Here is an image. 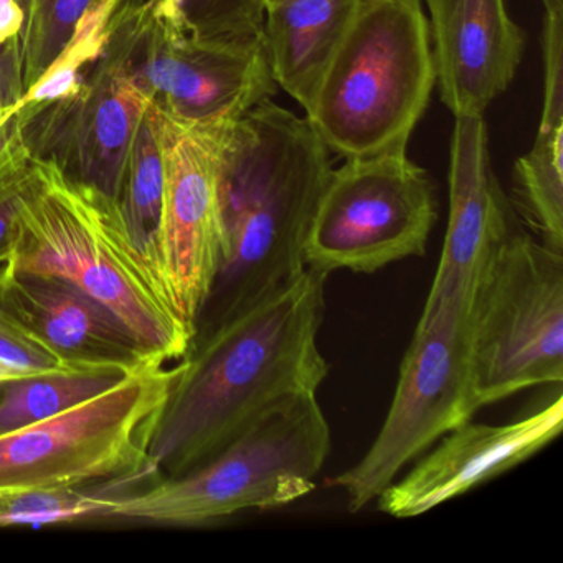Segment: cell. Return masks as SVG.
<instances>
[{
	"instance_id": "cell-7",
	"label": "cell",
	"mask_w": 563,
	"mask_h": 563,
	"mask_svg": "<svg viewBox=\"0 0 563 563\" xmlns=\"http://www.w3.org/2000/svg\"><path fill=\"white\" fill-rule=\"evenodd\" d=\"M146 365L110 390L0 434V490L67 489L153 476L151 443L179 364Z\"/></svg>"
},
{
	"instance_id": "cell-31",
	"label": "cell",
	"mask_w": 563,
	"mask_h": 563,
	"mask_svg": "<svg viewBox=\"0 0 563 563\" xmlns=\"http://www.w3.org/2000/svg\"><path fill=\"white\" fill-rule=\"evenodd\" d=\"M547 15H563V0H542Z\"/></svg>"
},
{
	"instance_id": "cell-14",
	"label": "cell",
	"mask_w": 563,
	"mask_h": 563,
	"mask_svg": "<svg viewBox=\"0 0 563 563\" xmlns=\"http://www.w3.org/2000/svg\"><path fill=\"white\" fill-rule=\"evenodd\" d=\"M509 199L490 166L484 118L456 117L450 150V217L427 305H470L490 252L514 229Z\"/></svg>"
},
{
	"instance_id": "cell-22",
	"label": "cell",
	"mask_w": 563,
	"mask_h": 563,
	"mask_svg": "<svg viewBox=\"0 0 563 563\" xmlns=\"http://www.w3.org/2000/svg\"><path fill=\"white\" fill-rule=\"evenodd\" d=\"M163 11L173 29L197 41L240 51L263 47V0H163Z\"/></svg>"
},
{
	"instance_id": "cell-30",
	"label": "cell",
	"mask_w": 563,
	"mask_h": 563,
	"mask_svg": "<svg viewBox=\"0 0 563 563\" xmlns=\"http://www.w3.org/2000/svg\"><path fill=\"white\" fill-rule=\"evenodd\" d=\"M27 5L22 0H0V44L19 37L24 31Z\"/></svg>"
},
{
	"instance_id": "cell-19",
	"label": "cell",
	"mask_w": 563,
	"mask_h": 563,
	"mask_svg": "<svg viewBox=\"0 0 563 563\" xmlns=\"http://www.w3.org/2000/svg\"><path fill=\"white\" fill-rule=\"evenodd\" d=\"M512 203L530 235L563 253V123L540 124L532 150L516 161Z\"/></svg>"
},
{
	"instance_id": "cell-28",
	"label": "cell",
	"mask_w": 563,
	"mask_h": 563,
	"mask_svg": "<svg viewBox=\"0 0 563 563\" xmlns=\"http://www.w3.org/2000/svg\"><path fill=\"white\" fill-rule=\"evenodd\" d=\"M25 95L21 35L0 44V110H19Z\"/></svg>"
},
{
	"instance_id": "cell-15",
	"label": "cell",
	"mask_w": 563,
	"mask_h": 563,
	"mask_svg": "<svg viewBox=\"0 0 563 563\" xmlns=\"http://www.w3.org/2000/svg\"><path fill=\"white\" fill-rule=\"evenodd\" d=\"M431 54L441 101L456 117H483L506 93L526 34L504 0H427Z\"/></svg>"
},
{
	"instance_id": "cell-3",
	"label": "cell",
	"mask_w": 563,
	"mask_h": 563,
	"mask_svg": "<svg viewBox=\"0 0 563 563\" xmlns=\"http://www.w3.org/2000/svg\"><path fill=\"white\" fill-rule=\"evenodd\" d=\"M8 265L77 286L114 312L157 361H180L192 344V325L117 199L65 173L57 161H32Z\"/></svg>"
},
{
	"instance_id": "cell-21",
	"label": "cell",
	"mask_w": 563,
	"mask_h": 563,
	"mask_svg": "<svg viewBox=\"0 0 563 563\" xmlns=\"http://www.w3.org/2000/svg\"><path fill=\"white\" fill-rule=\"evenodd\" d=\"M117 202L134 239L154 263V242L163 216L164 157L151 103L128 154Z\"/></svg>"
},
{
	"instance_id": "cell-4",
	"label": "cell",
	"mask_w": 563,
	"mask_h": 563,
	"mask_svg": "<svg viewBox=\"0 0 563 563\" xmlns=\"http://www.w3.org/2000/svg\"><path fill=\"white\" fill-rule=\"evenodd\" d=\"M434 85L421 0H362L306 120L344 159L407 150Z\"/></svg>"
},
{
	"instance_id": "cell-9",
	"label": "cell",
	"mask_w": 563,
	"mask_h": 563,
	"mask_svg": "<svg viewBox=\"0 0 563 563\" xmlns=\"http://www.w3.org/2000/svg\"><path fill=\"white\" fill-rule=\"evenodd\" d=\"M466 319L467 302L424 306L377 438L355 466L332 477L351 512L377 499L408 463L476 413Z\"/></svg>"
},
{
	"instance_id": "cell-12",
	"label": "cell",
	"mask_w": 563,
	"mask_h": 563,
	"mask_svg": "<svg viewBox=\"0 0 563 563\" xmlns=\"http://www.w3.org/2000/svg\"><path fill=\"white\" fill-rule=\"evenodd\" d=\"M131 75L164 110L213 123H235L279 90L265 48L207 44L176 29Z\"/></svg>"
},
{
	"instance_id": "cell-20",
	"label": "cell",
	"mask_w": 563,
	"mask_h": 563,
	"mask_svg": "<svg viewBox=\"0 0 563 563\" xmlns=\"http://www.w3.org/2000/svg\"><path fill=\"white\" fill-rule=\"evenodd\" d=\"M120 4L121 0L91 2L78 21L70 41L22 97L19 114L25 124L47 104L80 98L85 88L81 71L104 54Z\"/></svg>"
},
{
	"instance_id": "cell-23",
	"label": "cell",
	"mask_w": 563,
	"mask_h": 563,
	"mask_svg": "<svg viewBox=\"0 0 563 563\" xmlns=\"http://www.w3.org/2000/svg\"><path fill=\"white\" fill-rule=\"evenodd\" d=\"M114 497L67 489L0 490V526H47L104 517L113 509Z\"/></svg>"
},
{
	"instance_id": "cell-8",
	"label": "cell",
	"mask_w": 563,
	"mask_h": 563,
	"mask_svg": "<svg viewBox=\"0 0 563 563\" xmlns=\"http://www.w3.org/2000/svg\"><path fill=\"white\" fill-rule=\"evenodd\" d=\"M437 219L433 183L407 150L351 157L332 169L319 200L306 266L324 276L335 269L371 275L423 256Z\"/></svg>"
},
{
	"instance_id": "cell-17",
	"label": "cell",
	"mask_w": 563,
	"mask_h": 563,
	"mask_svg": "<svg viewBox=\"0 0 563 563\" xmlns=\"http://www.w3.org/2000/svg\"><path fill=\"white\" fill-rule=\"evenodd\" d=\"M80 117L75 130L80 177L117 199L121 176L150 95L123 65H111L93 87L81 91Z\"/></svg>"
},
{
	"instance_id": "cell-6",
	"label": "cell",
	"mask_w": 563,
	"mask_h": 563,
	"mask_svg": "<svg viewBox=\"0 0 563 563\" xmlns=\"http://www.w3.org/2000/svg\"><path fill=\"white\" fill-rule=\"evenodd\" d=\"M477 410L563 380V253L514 227L490 252L467 305Z\"/></svg>"
},
{
	"instance_id": "cell-16",
	"label": "cell",
	"mask_w": 563,
	"mask_h": 563,
	"mask_svg": "<svg viewBox=\"0 0 563 563\" xmlns=\"http://www.w3.org/2000/svg\"><path fill=\"white\" fill-rule=\"evenodd\" d=\"M362 0H272L263 48L279 88L308 113Z\"/></svg>"
},
{
	"instance_id": "cell-34",
	"label": "cell",
	"mask_w": 563,
	"mask_h": 563,
	"mask_svg": "<svg viewBox=\"0 0 563 563\" xmlns=\"http://www.w3.org/2000/svg\"><path fill=\"white\" fill-rule=\"evenodd\" d=\"M263 2H265V4H266V2H272V0H263Z\"/></svg>"
},
{
	"instance_id": "cell-13",
	"label": "cell",
	"mask_w": 563,
	"mask_h": 563,
	"mask_svg": "<svg viewBox=\"0 0 563 563\" xmlns=\"http://www.w3.org/2000/svg\"><path fill=\"white\" fill-rule=\"evenodd\" d=\"M0 308L68 367L156 364L133 332L107 306L57 276L0 266ZM166 364V362H164Z\"/></svg>"
},
{
	"instance_id": "cell-29",
	"label": "cell",
	"mask_w": 563,
	"mask_h": 563,
	"mask_svg": "<svg viewBox=\"0 0 563 563\" xmlns=\"http://www.w3.org/2000/svg\"><path fill=\"white\" fill-rule=\"evenodd\" d=\"M25 123L19 110L0 124V176L12 167L32 159L31 147L25 141Z\"/></svg>"
},
{
	"instance_id": "cell-2",
	"label": "cell",
	"mask_w": 563,
	"mask_h": 563,
	"mask_svg": "<svg viewBox=\"0 0 563 563\" xmlns=\"http://www.w3.org/2000/svg\"><path fill=\"white\" fill-rule=\"evenodd\" d=\"M331 173V151L312 124L272 100L225 128L220 150L225 258L194 338L301 278L309 230Z\"/></svg>"
},
{
	"instance_id": "cell-27",
	"label": "cell",
	"mask_w": 563,
	"mask_h": 563,
	"mask_svg": "<svg viewBox=\"0 0 563 563\" xmlns=\"http://www.w3.org/2000/svg\"><path fill=\"white\" fill-rule=\"evenodd\" d=\"M32 161L34 157L0 176V266L11 260L15 217L22 196L31 183Z\"/></svg>"
},
{
	"instance_id": "cell-26",
	"label": "cell",
	"mask_w": 563,
	"mask_h": 563,
	"mask_svg": "<svg viewBox=\"0 0 563 563\" xmlns=\"http://www.w3.org/2000/svg\"><path fill=\"white\" fill-rule=\"evenodd\" d=\"M543 110L540 124L563 123V15H545L543 25Z\"/></svg>"
},
{
	"instance_id": "cell-18",
	"label": "cell",
	"mask_w": 563,
	"mask_h": 563,
	"mask_svg": "<svg viewBox=\"0 0 563 563\" xmlns=\"http://www.w3.org/2000/svg\"><path fill=\"white\" fill-rule=\"evenodd\" d=\"M133 372L121 367H67L0 382V434L31 427L90 400Z\"/></svg>"
},
{
	"instance_id": "cell-10",
	"label": "cell",
	"mask_w": 563,
	"mask_h": 563,
	"mask_svg": "<svg viewBox=\"0 0 563 563\" xmlns=\"http://www.w3.org/2000/svg\"><path fill=\"white\" fill-rule=\"evenodd\" d=\"M164 157V203L153 260L180 314L197 316L225 258L220 150L232 123L179 117L151 100Z\"/></svg>"
},
{
	"instance_id": "cell-11",
	"label": "cell",
	"mask_w": 563,
	"mask_h": 563,
	"mask_svg": "<svg viewBox=\"0 0 563 563\" xmlns=\"http://www.w3.org/2000/svg\"><path fill=\"white\" fill-rule=\"evenodd\" d=\"M563 428V397L507 424L464 421L407 476L378 494V507L397 519L421 516L512 470L552 443Z\"/></svg>"
},
{
	"instance_id": "cell-5",
	"label": "cell",
	"mask_w": 563,
	"mask_h": 563,
	"mask_svg": "<svg viewBox=\"0 0 563 563\" xmlns=\"http://www.w3.org/2000/svg\"><path fill=\"white\" fill-rule=\"evenodd\" d=\"M331 428L316 394L295 395L260 415L207 463L118 497L108 519L192 527L250 509L295 503L314 489Z\"/></svg>"
},
{
	"instance_id": "cell-33",
	"label": "cell",
	"mask_w": 563,
	"mask_h": 563,
	"mask_svg": "<svg viewBox=\"0 0 563 563\" xmlns=\"http://www.w3.org/2000/svg\"><path fill=\"white\" fill-rule=\"evenodd\" d=\"M15 111H18L15 108L14 110H0V124L4 123V121L8 120L11 114H14Z\"/></svg>"
},
{
	"instance_id": "cell-1",
	"label": "cell",
	"mask_w": 563,
	"mask_h": 563,
	"mask_svg": "<svg viewBox=\"0 0 563 563\" xmlns=\"http://www.w3.org/2000/svg\"><path fill=\"white\" fill-rule=\"evenodd\" d=\"M325 278L306 268L278 295L192 339L151 443L154 477L196 470L279 401L318 394L329 374L318 344Z\"/></svg>"
},
{
	"instance_id": "cell-25",
	"label": "cell",
	"mask_w": 563,
	"mask_h": 563,
	"mask_svg": "<svg viewBox=\"0 0 563 563\" xmlns=\"http://www.w3.org/2000/svg\"><path fill=\"white\" fill-rule=\"evenodd\" d=\"M0 364L21 375L67 368L57 355L32 339L4 309L0 308Z\"/></svg>"
},
{
	"instance_id": "cell-24",
	"label": "cell",
	"mask_w": 563,
	"mask_h": 563,
	"mask_svg": "<svg viewBox=\"0 0 563 563\" xmlns=\"http://www.w3.org/2000/svg\"><path fill=\"white\" fill-rule=\"evenodd\" d=\"M93 0H29L21 34L25 91L42 77L70 41Z\"/></svg>"
},
{
	"instance_id": "cell-32",
	"label": "cell",
	"mask_w": 563,
	"mask_h": 563,
	"mask_svg": "<svg viewBox=\"0 0 563 563\" xmlns=\"http://www.w3.org/2000/svg\"><path fill=\"white\" fill-rule=\"evenodd\" d=\"M15 377H22V375L0 364V382L11 380V378Z\"/></svg>"
}]
</instances>
